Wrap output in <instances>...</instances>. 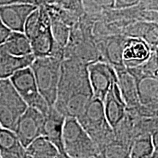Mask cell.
I'll return each instance as SVG.
<instances>
[{
	"label": "cell",
	"instance_id": "d4e9b609",
	"mask_svg": "<svg viewBox=\"0 0 158 158\" xmlns=\"http://www.w3.org/2000/svg\"><path fill=\"white\" fill-rule=\"evenodd\" d=\"M62 5L71 10H77L82 5L81 0H59Z\"/></svg>",
	"mask_w": 158,
	"mask_h": 158
},
{
	"label": "cell",
	"instance_id": "cb8c5ba5",
	"mask_svg": "<svg viewBox=\"0 0 158 158\" xmlns=\"http://www.w3.org/2000/svg\"><path fill=\"white\" fill-rule=\"evenodd\" d=\"M141 0H114V10H127L135 7Z\"/></svg>",
	"mask_w": 158,
	"mask_h": 158
},
{
	"label": "cell",
	"instance_id": "ba28073f",
	"mask_svg": "<svg viewBox=\"0 0 158 158\" xmlns=\"http://www.w3.org/2000/svg\"><path fill=\"white\" fill-rule=\"evenodd\" d=\"M44 121L45 116L31 107L27 108L20 117L13 132L25 149L35 139L43 136Z\"/></svg>",
	"mask_w": 158,
	"mask_h": 158
},
{
	"label": "cell",
	"instance_id": "9c48e42d",
	"mask_svg": "<svg viewBox=\"0 0 158 158\" xmlns=\"http://www.w3.org/2000/svg\"><path fill=\"white\" fill-rule=\"evenodd\" d=\"M153 52L150 45L141 37L126 38L122 54L124 67L130 69L141 66L149 60Z\"/></svg>",
	"mask_w": 158,
	"mask_h": 158
},
{
	"label": "cell",
	"instance_id": "ac0fdd59",
	"mask_svg": "<svg viewBox=\"0 0 158 158\" xmlns=\"http://www.w3.org/2000/svg\"><path fill=\"white\" fill-rule=\"evenodd\" d=\"M5 51L15 56H26L32 54L30 41L23 32L11 31L10 35L0 45Z\"/></svg>",
	"mask_w": 158,
	"mask_h": 158
},
{
	"label": "cell",
	"instance_id": "52a82bcc",
	"mask_svg": "<svg viewBox=\"0 0 158 158\" xmlns=\"http://www.w3.org/2000/svg\"><path fill=\"white\" fill-rule=\"evenodd\" d=\"M88 77L94 98L103 101L112 86L117 83V74L113 66L103 61L88 64Z\"/></svg>",
	"mask_w": 158,
	"mask_h": 158
},
{
	"label": "cell",
	"instance_id": "44dd1931",
	"mask_svg": "<svg viewBox=\"0 0 158 158\" xmlns=\"http://www.w3.org/2000/svg\"><path fill=\"white\" fill-rule=\"evenodd\" d=\"M125 39L114 37L108 40L106 48V55L107 56L108 64L113 66L115 70L124 68L122 60V49Z\"/></svg>",
	"mask_w": 158,
	"mask_h": 158
},
{
	"label": "cell",
	"instance_id": "ffe728a7",
	"mask_svg": "<svg viewBox=\"0 0 158 158\" xmlns=\"http://www.w3.org/2000/svg\"><path fill=\"white\" fill-rule=\"evenodd\" d=\"M130 146L115 138L98 149L96 158H130Z\"/></svg>",
	"mask_w": 158,
	"mask_h": 158
},
{
	"label": "cell",
	"instance_id": "484cf974",
	"mask_svg": "<svg viewBox=\"0 0 158 158\" xmlns=\"http://www.w3.org/2000/svg\"><path fill=\"white\" fill-rule=\"evenodd\" d=\"M11 31L4 24L0 17V45H2L10 35Z\"/></svg>",
	"mask_w": 158,
	"mask_h": 158
},
{
	"label": "cell",
	"instance_id": "6da1fadb",
	"mask_svg": "<svg viewBox=\"0 0 158 158\" xmlns=\"http://www.w3.org/2000/svg\"><path fill=\"white\" fill-rule=\"evenodd\" d=\"M88 64L76 59L62 60L54 108L65 118H78L94 98Z\"/></svg>",
	"mask_w": 158,
	"mask_h": 158
},
{
	"label": "cell",
	"instance_id": "4fadbf2b",
	"mask_svg": "<svg viewBox=\"0 0 158 158\" xmlns=\"http://www.w3.org/2000/svg\"><path fill=\"white\" fill-rule=\"evenodd\" d=\"M137 95L140 106L157 112L158 100L157 77L142 76L135 78Z\"/></svg>",
	"mask_w": 158,
	"mask_h": 158
},
{
	"label": "cell",
	"instance_id": "603a6c76",
	"mask_svg": "<svg viewBox=\"0 0 158 158\" xmlns=\"http://www.w3.org/2000/svg\"><path fill=\"white\" fill-rule=\"evenodd\" d=\"M84 8L89 10L114 9V0H81Z\"/></svg>",
	"mask_w": 158,
	"mask_h": 158
},
{
	"label": "cell",
	"instance_id": "3957f363",
	"mask_svg": "<svg viewBox=\"0 0 158 158\" xmlns=\"http://www.w3.org/2000/svg\"><path fill=\"white\" fill-rule=\"evenodd\" d=\"M77 120L98 149L116 138L114 130L105 116L103 102L98 98H93Z\"/></svg>",
	"mask_w": 158,
	"mask_h": 158
},
{
	"label": "cell",
	"instance_id": "7a4b0ae2",
	"mask_svg": "<svg viewBox=\"0 0 158 158\" xmlns=\"http://www.w3.org/2000/svg\"><path fill=\"white\" fill-rule=\"evenodd\" d=\"M62 60L54 56L35 58L30 65L40 94L50 108L56 102Z\"/></svg>",
	"mask_w": 158,
	"mask_h": 158
},
{
	"label": "cell",
	"instance_id": "8fae6325",
	"mask_svg": "<svg viewBox=\"0 0 158 158\" xmlns=\"http://www.w3.org/2000/svg\"><path fill=\"white\" fill-rule=\"evenodd\" d=\"M102 102L108 123L112 129L115 130L124 120L127 110V106L122 98L117 83L112 86Z\"/></svg>",
	"mask_w": 158,
	"mask_h": 158
},
{
	"label": "cell",
	"instance_id": "e0dca14e",
	"mask_svg": "<svg viewBox=\"0 0 158 158\" xmlns=\"http://www.w3.org/2000/svg\"><path fill=\"white\" fill-rule=\"evenodd\" d=\"M23 158H66L43 136L37 138L25 149Z\"/></svg>",
	"mask_w": 158,
	"mask_h": 158
},
{
	"label": "cell",
	"instance_id": "277c9868",
	"mask_svg": "<svg viewBox=\"0 0 158 158\" xmlns=\"http://www.w3.org/2000/svg\"><path fill=\"white\" fill-rule=\"evenodd\" d=\"M62 144L68 158H96L98 149L76 118H65Z\"/></svg>",
	"mask_w": 158,
	"mask_h": 158
},
{
	"label": "cell",
	"instance_id": "5b68a950",
	"mask_svg": "<svg viewBox=\"0 0 158 158\" xmlns=\"http://www.w3.org/2000/svg\"><path fill=\"white\" fill-rule=\"evenodd\" d=\"M27 108L10 79L0 80V127L14 131Z\"/></svg>",
	"mask_w": 158,
	"mask_h": 158
},
{
	"label": "cell",
	"instance_id": "f1b7e54d",
	"mask_svg": "<svg viewBox=\"0 0 158 158\" xmlns=\"http://www.w3.org/2000/svg\"><path fill=\"white\" fill-rule=\"evenodd\" d=\"M0 158H1V156H0Z\"/></svg>",
	"mask_w": 158,
	"mask_h": 158
},
{
	"label": "cell",
	"instance_id": "8992f818",
	"mask_svg": "<svg viewBox=\"0 0 158 158\" xmlns=\"http://www.w3.org/2000/svg\"><path fill=\"white\" fill-rule=\"evenodd\" d=\"M10 81L28 107L38 110L44 116L48 114L51 108L40 94L30 67L18 71Z\"/></svg>",
	"mask_w": 158,
	"mask_h": 158
},
{
	"label": "cell",
	"instance_id": "7c38bea8",
	"mask_svg": "<svg viewBox=\"0 0 158 158\" xmlns=\"http://www.w3.org/2000/svg\"><path fill=\"white\" fill-rule=\"evenodd\" d=\"M64 118V116L59 113L54 107L51 108L45 116L43 136L58 149L63 157L68 158L65 155L62 144V129Z\"/></svg>",
	"mask_w": 158,
	"mask_h": 158
},
{
	"label": "cell",
	"instance_id": "4316f807",
	"mask_svg": "<svg viewBox=\"0 0 158 158\" xmlns=\"http://www.w3.org/2000/svg\"><path fill=\"white\" fill-rule=\"evenodd\" d=\"M27 3L38 6V0H0V6L13 5V4Z\"/></svg>",
	"mask_w": 158,
	"mask_h": 158
},
{
	"label": "cell",
	"instance_id": "d6986e66",
	"mask_svg": "<svg viewBox=\"0 0 158 158\" xmlns=\"http://www.w3.org/2000/svg\"><path fill=\"white\" fill-rule=\"evenodd\" d=\"M156 151L152 141L151 135H141L131 143L130 149V158H152Z\"/></svg>",
	"mask_w": 158,
	"mask_h": 158
},
{
	"label": "cell",
	"instance_id": "2e32d148",
	"mask_svg": "<svg viewBox=\"0 0 158 158\" xmlns=\"http://www.w3.org/2000/svg\"><path fill=\"white\" fill-rule=\"evenodd\" d=\"M25 148L12 130L0 127L1 158H23Z\"/></svg>",
	"mask_w": 158,
	"mask_h": 158
},
{
	"label": "cell",
	"instance_id": "83f0119b",
	"mask_svg": "<svg viewBox=\"0 0 158 158\" xmlns=\"http://www.w3.org/2000/svg\"><path fill=\"white\" fill-rule=\"evenodd\" d=\"M151 138H152V143L154 145V147L156 151L158 152V133H157V130L153 132L152 134H151Z\"/></svg>",
	"mask_w": 158,
	"mask_h": 158
},
{
	"label": "cell",
	"instance_id": "7402d4cb",
	"mask_svg": "<svg viewBox=\"0 0 158 158\" xmlns=\"http://www.w3.org/2000/svg\"><path fill=\"white\" fill-rule=\"evenodd\" d=\"M51 31L55 43L64 49L68 45L70 33L68 27L58 21H51Z\"/></svg>",
	"mask_w": 158,
	"mask_h": 158
},
{
	"label": "cell",
	"instance_id": "30bf717a",
	"mask_svg": "<svg viewBox=\"0 0 158 158\" xmlns=\"http://www.w3.org/2000/svg\"><path fill=\"white\" fill-rule=\"evenodd\" d=\"M38 6L27 3L0 6V17L11 31L23 32L26 21Z\"/></svg>",
	"mask_w": 158,
	"mask_h": 158
},
{
	"label": "cell",
	"instance_id": "9a60e30c",
	"mask_svg": "<svg viewBox=\"0 0 158 158\" xmlns=\"http://www.w3.org/2000/svg\"><path fill=\"white\" fill-rule=\"evenodd\" d=\"M116 71L118 89L127 108L140 106L137 95L135 78L125 68L117 69Z\"/></svg>",
	"mask_w": 158,
	"mask_h": 158
},
{
	"label": "cell",
	"instance_id": "5bb4252c",
	"mask_svg": "<svg viewBox=\"0 0 158 158\" xmlns=\"http://www.w3.org/2000/svg\"><path fill=\"white\" fill-rule=\"evenodd\" d=\"M34 59L32 54L22 57L13 56L0 45V80L10 79L19 70L30 67Z\"/></svg>",
	"mask_w": 158,
	"mask_h": 158
}]
</instances>
